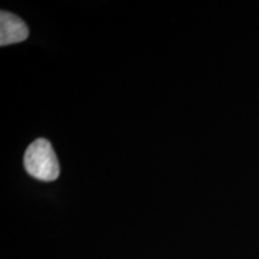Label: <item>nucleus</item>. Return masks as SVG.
I'll list each match as a JSON object with an SVG mask.
<instances>
[{"label": "nucleus", "instance_id": "obj_1", "mask_svg": "<svg viewBox=\"0 0 259 259\" xmlns=\"http://www.w3.org/2000/svg\"><path fill=\"white\" fill-rule=\"evenodd\" d=\"M24 168L29 176L37 180L53 181L59 177V162L47 139L38 138L29 145L24 154Z\"/></svg>", "mask_w": 259, "mask_h": 259}, {"label": "nucleus", "instance_id": "obj_2", "mask_svg": "<svg viewBox=\"0 0 259 259\" xmlns=\"http://www.w3.org/2000/svg\"><path fill=\"white\" fill-rule=\"evenodd\" d=\"M29 29L18 16L3 10L0 14V46L18 44L27 40Z\"/></svg>", "mask_w": 259, "mask_h": 259}]
</instances>
